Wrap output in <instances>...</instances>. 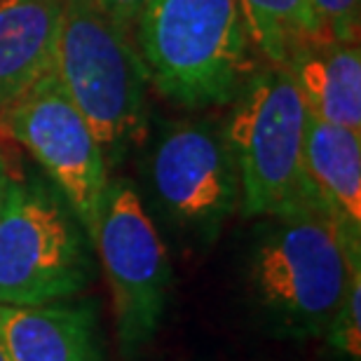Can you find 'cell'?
Returning <instances> with one entry per match:
<instances>
[{"mask_svg": "<svg viewBox=\"0 0 361 361\" xmlns=\"http://www.w3.org/2000/svg\"><path fill=\"white\" fill-rule=\"evenodd\" d=\"M143 174L155 212L195 247H212L240 209V171L223 122L214 118L160 122L146 146Z\"/></svg>", "mask_w": 361, "mask_h": 361, "instance_id": "obj_6", "label": "cell"}, {"mask_svg": "<svg viewBox=\"0 0 361 361\" xmlns=\"http://www.w3.org/2000/svg\"><path fill=\"white\" fill-rule=\"evenodd\" d=\"M7 183H10V171H7V164L3 160V153H0V212H3V204H5Z\"/></svg>", "mask_w": 361, "mask_h": 361, "instance_id": "obj_17", "label": "cell"}, {"mask_svg": "<svg viewBox=\"0 0 361 361\" xmlns=\"http://www.w3.org/2000/svg\"><path fill=\"white\" fill-rule=\"evenodd\" d=\"M63 0H0V111L54 71Z\"/></svg>", "mask_w": 361, "mask_h": 361, "instance_id": "obj_12", "label": "cell"}, {"mask_svg": "<svg viewBox=\"0 0 361 361\" xmlns=\"http://www.w3.org/2000/svg\"><path fill=\"white\" fill-rule=\"evenodd\" d=\"M329 38L359 42L361 0H310Z\"/></svg>", "mask_w": 361, "mask_h": 361, "instance_id": "obj_15", "label": "cell"}, {"mask_svg": "<svg viewBox=\"0 0 361 361\" xmlns=\"http://www.w3.org/2000/svg\"><path fill=\"white\" fill-rule=\"evenodd\" d=\"M322 338L334 350L336 359H361V268L352 272L348 291H345L341 305H338L336 314L331 317Z\"/></svg>", "mask_w": 361, "mask_h": 361, "instance_id": "obj_14", "label": "cell"}, {"mask_svg": "<svg viewBox=\"0 0 361 361\" xmlns=\"http://www.w3.org/2000/svg\"><path fill=\"white\" fill-rule=\"evenodd\" d=\"M94 244L49 178L7 183L0 212V305L71 300L94 279Z\"/></svg>", "mask_w": 361, "mask_h": 361, "instance_id": "obj_5", "label": "cell"}, {"mask_svg": "<svg viewBox=\"0 0 361 361\" xmlns=\"http://www.w3.org/2000/svg\"><path fill=\"white\" fill-rule=\"evenodd\" d=\"M54 73L113 169L146 141L148 73L132 33L97 0H63Z\"/></svg>", "mask_w": 361, "mask_h": 361, "instance_id": "obj_3", "label": "cell"}, {"mask_svg": "<svg viewBox=\"0 0 361 361\" xmlns=\"http://www.w3.org/2000/svg\"><path fill=\"white\" fill-rule=\"evenodd\" d=\"M307 115L361 134V49L329 35L307 38L288 52L284 66Z\"/></svg>", "mask_w": 361, "mask_h": 361, "instance_id": "obj_11", "label": "cell"}, {"mask_svg": "<svg viewBox=\"0 0 361 361\" xmlns=\"http://www.w3.org/2000/svg\"><path fill=\"white\" fill-rule=\"evenodd\" d=\"M0 361H10V359H7V352L3 348V343H0Z\"/></svg>", "mask_w": 361, "mask_h": 361, "instance_id": "obj_18", "label": "cell"}, {"mask_svg": "<svg viewBox=\"0 0 361 361\" xmlns=\"http://www.w3.org/2000/svg\"><path fill=\"white\" fill-rule=\"evenodd\" d=\"M148 82L183 108H223L261 54L237 0H148L132 28Z\"/></svg>", "mask_w": 361, "mask_h": 361, "instance_id": "obj_1", "label": "cell"}, {"mask_svg": "<svg viewBox=\"0 0 361 361\" xmlns=\"http://www.w3.org/2000/svg\"><path fill=\"white\" fill-rule=\"evenodd\" d=\"M92 244L113 293L120 355L132 361L160 331L174 286L167 247L132 180L108 178Z\"/></svg>", "mask_w": 361, "mask_h": 361, "instance_id": "obj_7", "label": "cell"}, {"mask_svg": "<svg viewBox=\"0 0 361 361\" xmlns=\"http://www.w3.org/2000/svg\"><path fill=\"white\" fill-rule=\"evenodd\" d=\"M0 132L35 157L92 240L108 167L92 127L54 71L0 111Z\"/></svg>", "mask_w": 361, "mask_h": 361, "instance_id": "obj_8", "label": "cell"}, {"mask_svg": "<svg viewBox=\"0 0 361 361\" xmlns=\"http://www.w3.org/2000/svg\"><path fill=\"white\" fill-rule=\"evenodd\" d=\"M261 59L284 66L288 52L307 38L326 35L310 0H237Z\"/></svg>", "mask_w": 361, "mask_h": 361, "instance_id": "obj_13", "label": "cell"}, {"mask_svg": "<svg viewBox=\"0 0 361 361\" xmlns=\"http://www.w3.org/2000/svg\"><path fill=\"white\" fill-rule=\"evenodd\" d=\"M302 162L322 212L361 256V134L307 115Z\"/></svg>", "mask_w": 361, "mask_h": 361, "instance_id": "obj_10", "label": "cell"}, {"mask_svg": "<svg viewBox=\"0 0 361 361\" xmlns=\"http://www.w3.org/2000/svg\"><path fill=\"white\" fill-rule=\"evenodd\" d=\"M97 3L115 24L125 28L127 33H132L136 19H139L143 5H146L148 0H97Z\"/></svg>", "mask_w": 361, "mask_h": 361, "instance_id": "obj_16", "label": "cell"}, {"mask_svg": "<svg viewBox=\"0 0 361 361\" xmlns=\"http://www.w3.org/2000/svg\"><path fill=\"white\" fill-rule=\"evenodd\" d=\"M361 256L319 212L265 216L247 254V291L258 322L286 341L322 338Z\"/></svg>", "mask_w": 361, "mask_h": 361, "instance_id": "obj_2", "label": "cell"}, {"mask_svg": "<svg viewBox=\"0 0 361 361\" xmlns=\"http://www.w3.org/2000/svg\"><path fill=\"white\" fill-rule=\"evenodd\" d=\"M307 108L291 75L261 63L230 104L226 129L249 219L322 212L302 162ZM326 216V214H324Z\"/></svg>", "mask_w": 361, "mask_h": 361, "instance_id": "obj_4", "label": "cell"}, {"mask_svg": "<svg viewBox=\"0 0 361 361\" xmlns=\"http://www.w3.org/2000/svg\"><path fill=\"white\" fill-rule=\"evenodd\" d=\"M0 343L10 361H104L99 312L90 300L0 305Z\"/></svg>", "mask_w": 361, "mask_h": 361, "instance_id": "obj_9", "label": "cell"}]
</instances>
